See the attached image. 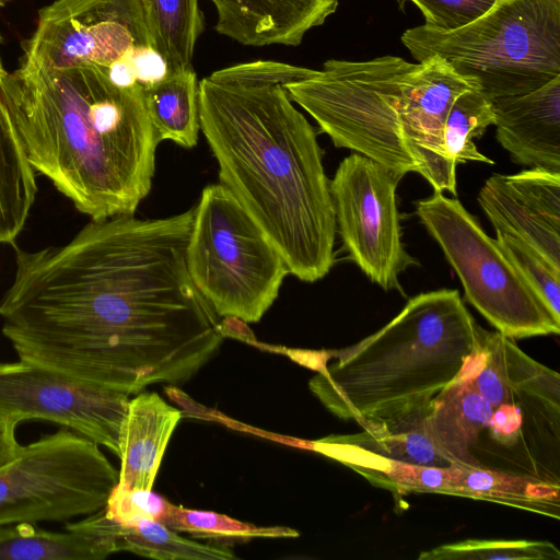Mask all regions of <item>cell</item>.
Segmentation results:
<instances>
[{
	"label": "cell",
	"instance_id": "cell-1",
	"mask_svg": "<svg viewBox=\"0 0 560 560\" xmlns=\"http://www.w3.org/2000/svg\"><path fill=\"white\" fill-rule=\"evenodd\" d=\"M192 220L117 215L63 245L14 243L0 317L19 359L129 396L191 378L224 338L187 269Z\"/></svg>",
	"mask_w": 560,
	"mask_h": 560
},
{
	"label": "cell",
	"instance_id": "cell-2",
	"mask_svg": "<svg viewBox=\"0 0 560 560\" xmlns=\"http://www.w3.org/2000/svg\"><path fill=\"white\" fill-rule=\"evenodd\" d=\"M316 70L257 60L198 83L200 130L219 178L305 282L335 261L336 219L315 129L285 85Z\"/></svg>",
	"mask_w": 560,
	"mask_h": 560
},
{
	"label": "cell",
	"instance_id": "cell-3",
	"mask_svg": "<svg viewBox=\"0 0 560 560\" xmlns=\"http://www.w3.org/2000/svg\"><path fill=\"white\" fill-rule=\"evenodd\" d=\"M10 116L36 174L91 220L131 215L151 190L160 142L143 88L101 68L47 70L21 61L0 73Z\"/></svg>",
	"mask_w": 560,
	"mask_h": 560
},
{
	"label": "cell",
	"instance_id": "cell-4",
	"mask_svg": "<svg viewBox=\"0 0 560 560\" xmlns=\"http://www.w3.org/2000/svg\"><path fill=\"white\" fill-rule=\"evenodd\" d=\"M285 88L337 148L401 176L418 173L434 191L457 196V165L446 154L444 122L454 100L476 86L441 57L417 63L396 56L330 59Z\"/></svg>",
	"mask_w": 560,
	"mask_h": 560
},
{
	"label": "cell",
	"instance_id": "cell-5",
	"mask_svg": "<svg viewBox=\"0 0 560 560\" xmlns=\"http://www.w3.org/2000/svg\"><path fill=\"white\" fill-rule=\"evenodd\" d=\"M485 329L458 290L420 293L383 328L332 351L308 383L335 416L362 428L427 410L450 384L482 365Z\"/></svg>",
	"mask_w": 560,
	"mask_h": 560
},
{
	"label": "cell",
	"instance_id": "cell-6",
	"mask_svg": "<svg viewBox=\"0 0 560 560\" xmlns=\"http://www.w3.org/2000/svg\"><path fill=\"white\" fill-rule=\"evenodd\" d=\"M401 42L417 61L441 57L489 100L525 94L560 77V0H499L458 30L423 24Z\"/></svg>",
	"mask_w": 560,
	"mask_h": 560
},
{
	"label": "cell",
	"instance_id": "cell-7",
	"mask_svg": "<svg viewBox=\"0 0 560 560\" xmlns=\"http://www.w3.org/2000/svg\"><path fill=\"white\" fill-rule=\"evenodd\" d=\"M186 264L214 313L244 323L260 320L290 273L267 235L220 183L206 186L194 207Z\"/></svg>",
	"mask_w": 560,
	"mask_h": 560
},
{
	"label": "cell",
	"instance_id": "cell-8",
	"mask_svg": "<svg viewBox=\"0 0 560 560\" xmlns=\"http://www.w3.org/2000/svg\"><path fill=\"white\" fill-rule=\"evenodd\" d=\"M415 206L458 276L465 300L499 332L512 339L560 332V319L456 197L434 191Z\"/></svg>",
	"mask_w": 560,
	"mask_h": 560
},
{
	"label": "cell",
	"instance_id": "cell-9",
	"mask_svg": "<svg viewBox=\"0 0 560 560\" xmlns=\"http://www.w3.org/2000/svg\"><path fill=\"white\" fill-rule=\"evenodd\" d=\"M118 478L92 440L68 429L44 435L0 466V527L95 513Z\"/></svg>",
	"mask_w": 560,
	"mask_h": 560
},
{
	"label": "cell",
	"instance_id": "cell-10",
	"mask_svg": "<svg viewBox=\"0 0 560 560\" xmlns=\"http://www.w3.org/2000/svg\"><path fill=\"white\" fill-rule=\"evenodd\" d=\"M404 176L360 154L345 158L329 182L336 229L350 259L384 290L419 262L401 241L396 188Z\"/></svg>",
	"mask_w": 560,
	"mask_h": 560
},
{
	"label": "cell",
	"instance_id": "cell-11",
	"mask_svg": "<svg viewBox=\"0 0 560 560\" xmlns=\"http://www.w3.org/2000/svg\"><path fill=\"white\" fill-rule=\"evenodd\" d=\"M140 46L151 42L138 0H55L38 12L22 61L47 70L107 68Z\"/></svg>",
	"mask_w": 560,
	"mask_h": 560
},
{
	"label": "cell",
	"instance_id": "cell-12",
	"mask_svg": "<svg viewBox=\"0 0 560 560\" xmlns=\"http://www.w3.org/2000/svg\"><path fill=\"white\" fill-rule=\"evenodd\" d=\"M129 395L28 361L0 362V417L57 423L119 456Z\"/></svg>",
	"mask_w": 560,
	"mask_h": 560
},
{
	"label": "cell",
	"instance_id": "cell-13",
	"mask_svg": "<svg viewBox=\"0 0 560 560\" xmlns=\"http://www.w3.org/2000/svg\"><path fill=\"white\" fill-rule=\"evenodd\" d=\"M478 201L495 231L518 237L560 267V172L493 174Z\"/></svg>",
	"mask_w": 560,
	"mask_h": 560
},
{
	"label": "cell",
	"instance_id": "cell-14",
	"mask_svg": "<svg viewBox=\"0 0 560 560\" xmlns=\"http://www.w3.org/2000/svg\"><path fill=\"white\" fill-rule=\"evenodd\" d=\"M490 101L497 140L513 162L560 172V77L528 93Z\"/></svg>",
	"mask_w": 560,
	"mask_h": 560
},
{
	"label": "cell",
	"instance_id": "cell-15",
	"mask_svg": "<svg viewBox=\"0 0 560 560\" xmlns=\"http://www.w3.org/2000/svg\"><path fill=\"white\" fill-rule=\"evenodd\" d=\"M427 410L394 422L371 424L354 434L329 435L308 447L350 467L361 476L388 462L432 467L453 464L430 442L423 420Z\"/></svg>",
	"mask_w": 560,
	"mask_h": 560
},
{
	"label": "cell",
	"instance_id": "cell-16",
	"mask_svg": "<svg viewBox=\"0 0 560 560\" xmlns=\"http://www.w3.org/2000/svg\"><path fill=\"white\" fill-rule=\"evenodd\" d=\"M217 10L215 31L254 47L298 46L313 27L331 15L338 0H210Z\"/></svg>",
	"mask_w": 560,
	"mask_h": 560
},
{
	"label": "cell",
	"instance_id": "cell-17",
	"mask_svg": "<svg viewBox=\"0 0 560 560\" xmlns=\"http://www.w3.org/2000/svg\"><path fill=\"white\" fill-rule=\"evenodd\" d=\"M18 523L0 527V560H103L121 551L122 526L104 508L68 523L66 533Z\"/></svg>",
	"mask_w": 560,
	"mask_h": 560
},
{
	"label": "cell",
	"instance_id": "cell-18",
	"mask_svg": "<svg viewBox=\"0 0 560 560\" xmlns=\"http://www.w3.org/2000/svg\"><path fill=\"white\" fill-rule=\"evenodd\" d=\"M485 359L471 382L492 410L515 397L527 395L539 400L547 410L559 413V374L524 353L501 332L483 335Z\"/></svg>",
	"mask_w": 560,
	"mask_h": 560
},
{
	"label": "cell",
	"instance_id": "cell-19",
	"mask_svg": "<svg viewBox=\"0 0 560 560\" xmlns=\"http://www.w3.org/2000/svg\"><path fill=\"white\" fill-rule=\"evenodd\" d=\"M182 411L156 393L129 399L119 434L120 469L117 485L152 490L167 443Z\"/></svg>",
	"mask_w": 560,
	"mask_h": 560
},
{
	"label": "cell",
	"instance_id": "cell-20",
	"mask_svg": "<svg viewBox=\"0 0 560 560\" xmlns=\"http://www.w3.org/2000/svg\"><path fill=\"white\" fill-rule=\"evenodd\" d=\"M492 413L471 377L444 388L428 406L424 432L432 445L453 465L481 467L472 448Z\"/></svg>",
	"mask_w": 560,
	"mask_h": 560
},
{
	"label": "cell",
	"instance_id": "cell-21",
	"mask_svg": "<svg viewBox=\"0 0 560 560\" xmlns=\"http://www.w3.org/2000/svg\"><path fill=\"white\" fill-rule=\"evenodd\" d=\"M443 493L498 502L559 518V485L481 467L450 466Z\"/></svg>",
	"mask_w": 560,
	"mask_h": 560
},
{
	"label": "cell",
	"instance_id": "cell-22",
	"mask_svg": "<svg viewBox=\"0 0 560 560\" xmlns=\"http://www.w3.org/2000/svg\"><path fill=\"white\" fill-rule=\"evenodd\" d=\"M3 70L0 59V73ZM36 195V172L27 159L0 86V244L16 243Z\"/></svg>",
	"mask_w": 560,
	"mask_h": 560
},
{
	"label": "cell",
	"instance_id": "cell-23",
	"mask_svg": "<svg viewBox=\"0 0 560 560\" xmlns=\"http://www.w3.org/2000/svg\"><path fill=\"white\" fill-rule=\"evenodd\" d=\"M198 81L192 68L168 75L143 89L150 121L160 141L180 147L197 144L200 131Z\"/></svg>",
	"mask_w": 560,
	"mask_h": 560
},
{
	"label": "cell",
	"instance_id": "cell-24",
	"mask_svg": "<svg viewBox=\"0 0 560 560\" xmlns=\"http://www.w3.org/2000/svg\"><path fill=\"white\" fill-rule=\"evenodd\" d=\"M151 46L165 59L168 73L190 69L203 30L199 0H138Z\"/></svg>",
	"mask_w": 560,
	"mask_h": 560
},
{
	"label": "cell",
	"instance_id": "cell-25",
	"mask_svg": "<svg viewBox=\"0 0 560 560\" xmlns=\"http://www.w3.org/2000/svg\"><path fill=\"white\" fill-rule=\"evenodd\" d=\"M120 549L158 560L237 559L232 549L223 544H200L179 536L161 522L150 520L124 527Z\"/></svg>",
	"mask_w": 560,
	"mask_h": 560
},
{
	"label": "cell",
	"instance_id": "cell-26",
	"mask_svg": "<svg viewBox=\"0 0 560 560\" xmlns=\"http://www.w3.org/2000/svg\"><path fill=\"white\" fill-rule=\"evenodd\" d=\"M493 124L492 104L485 94L476 88L459 94L444 122L443 141L448 159L455 165L469 161L493 164L474 143Z\"/></svg>",
	"mask_w": 560,
	"mask_h": 560
},
{
	"label": "cell",
	"instance_id": "cell-27",
	"mask_svg": "<svg viewBox=\"0 0 560 560\" xmlns=\"http://www.w3.org/2000/svg\"><path fill=\"white\" fill-rule=\"evenodd\" d=\"M173 530L189 533L192 537L246 541L255 537H295L289 527H257L217 512L189 510L171 503L163 522Z\"/></svg>",
	"mask_w": 560,
	"mask_h": 560
},
{
	"label": "cell",
	"instance_id": "cell-28",
	"mask_svg": "<svg viewBox=\"0 0 560 560\" xmlns=\"http://www.w3.org/2000/svg\"><path fill=\"white\" fill-rule=\"evenodd\" d=\"M419 560H559V549L541 540L467 539L444 544L418 556Z\"/></svg>",
	"mask_w": 560,
	"mask_h": 560
},
{
	"label": "cell",
	"instance_id": "cell-29",
	"mask_svg": "<svg viewBox=\"0 0 560 560\" xmlns=\"http://www.w3.org/2000/svg\"><path fill=\"white\" fill-rule=\"evenodd\" d=\"M495 241L560 319V267L555 266L541 253L526 242L508 233L495 231Z\"/></svg>",
	"mask_w": 560,
	"mask_h": 560
},
{
	"label": "cell",
	"instance_id": "cell-30",
	"mask_svg": "<svg viewBox=\"0 0 560 560\" xmlns=\"http://www.w3.org/2000/svg\"><path fill=\"white\" fill-rule=\"evenodd\" d=\"M171 503L152 490L126 488L116 483L106 505V515L124 527H132L143 520L163 523Z\"/></svg>",
	"mask_w": 560,
	"mask_h": 560
},
{
	"label": "cell",
	"instance_id": "cell-31",
	"mask_svg": "<svg viewBox=\"0 0 560 560\" xmlns=\"http://www.w3.org/2000/svg\"><path fill=\"white\" fill-rule=\"evenodd\" d=\"M412 2L422 12L428 27L458 30L487 13L499 0H398Z\"/></svg>",
	"mask_w": 560,
	"mask_h": 560
},
{
	"label": "cell",
	"instance_id": "cell-32",
	"mask_svg": "<svg viewBox=\"0 0 560 560\" xmlns=\"http://www.w3.org/2000/svg\"><path fill=\"white\" fill-rule=\"evenodd\" d=\"M129 58L136 72L137 83L143 89L150 88L168 75L165 59L151 46H140L129 51Z\"/></svg>",
	"mask_w": 560,
	"mask_h": 560
},
{
	"label": "cell",
	"instance_id": "cell-33",
	"mask_svg": "<svg viewBox=\"0 0 560 560\" xmlns=\"http://www.w3.org/2000/svg\"><path fill=\"white\" fill-rule=\"evenodd\" d=\"M521 423L520 409L512 402L500 405L493 409L487 427L498 442L512 445L517 439Z\"/></svg>",
	"mask_w": 560,
	"mask_h": 560
},
{
	"label": "cell",
	"instance_id": "cell-34",
	"mask_svg": "<svg viewBox=\"0 0 560 560\" xmlns=\"http://www.w3.org/2000/svg\"><path fill=\"white\" fill-rule=\"evenodd\" d=\"M101 69L105 71L109 81L119 88H132L138 85L135 68L129 58V52L122 58L114 61L107 68Z\"/></svg>",
	"mask_w": 560,
	"mask_h": 560
},
{
	"label": "cell",
	"instance_id": "cell-35",
	"mask_svg": "<svg viewBox=\"0 0 560 560\" xmlns=\"http://www.w3.org/2000/svg\"><path fill=\"white\" fill-rule=\"evenodd\" d=\"M16 425L0 417V466L14 458L22 447L15 438Z\"/></svg>",
	"mask_w": 560,
	"mask_h": 560
},
{
	"label": "cell",
	"instance_id": "cell-36",
	"mask_svg": "<svg viewBox=\"0 0 560 560\" xmlns=\"http://www.w3.org/2000/svg\"><path fill=\"white\" fill-rule=\"evenodd\" d=\"M7 1H9V0H0V2H7Z\"/></svg>",
	"mask_w": 560,
	"mask_h": 560
},
{
	"label": "cell",
	"instance_id": "cell-37",
	"mask_svg": "<svg viewBox=\"0 0 560 560\" xmlns=\"http://www.w3.org/2000/svg\"><path fill=\"white\" fill-rule=\"evenodd\" d=\"M0 39H1V37H0Z\"/></svg>",
	"mask_w": 560,
	"mask_h": 560
}]
</instances>
